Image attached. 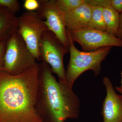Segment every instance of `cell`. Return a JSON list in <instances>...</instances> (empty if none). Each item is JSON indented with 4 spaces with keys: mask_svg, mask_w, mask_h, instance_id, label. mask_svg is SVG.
Here are the masks:
<instances>
[{
    "mask_svg": "<svg viewBox=\"0 0 122 122\" xmlns=\"http://www.w3.org/2000/svg\"><path fill=\"white\" fill-rule=\"evenodd\" d=\"M39 63L20 74L0 72V122H44L36 108Z\"/></svg>",
    "mask_w": 122,
    "mask_h": 122,
    "instance_id": "6da1fadb",
    "label": "cell"
},
{
    "mask_svg": "<svg viewBox=\"0 0 122 122\" xmlns=\"http://www.w3.org/2000/svg\"><path fill=\"white\" fill-rule=\"evenodd\" d=\"M38 86L36 108L44 122H65L77 118L80 114V100L67 82L57 81L50 66L39 63Z\"/></svg>",
    "mask_w": 122,
    "mask_h": 122,
    "instance_id": "7a4b0ae2",
    "label": "cell"
},
{
    "mask_svg": "<svg viewBox=\"0 0 122 122\" xmlns=\"http://www.w3.org/2000/svg\"><path fill=\"white\" fill-rule=\"evenodd\" d=\"M66 32L69 41L70 58L66 71V78L68 85L73 87L76 79L86 71H92L96 76L100 74L102 62L105 61L113 47H103L92 52L81 51L75 45L69 31L66 30Z\"/></svg>",
    "mask_w": 122,
    "mask_h": 122,
    "instance_id": "3957f363",
    "label": "cell"
},
{
    "mask_svg": "<svg viewBox=\"0 0 122 122\" xmlns=\"http://www.w3.org/2000/svg\"><path fill=\"white\" fill-rule=\"evenodd\" d=\"M69 52V48L52 32L49 30L44 32L39 43L40 61L48 64L52 73L57 75L59 81L61 82H67L63 58Z\"/></svg>",
    "mask_w": 122,
    "mask_h": 122,
    "instance_id": "277c9868",
    "label": "cell"
},
{
    "mask_svg": "<svg viewBox=\"0 0 122 122\" xmlns=\"http://www.w3.org/2000/svg\"><path fill=\"white\" fill-rule=\"evenodd\" d=\"M36 60L17 32L7 41L4 71L13 75L20 74L36 65Z\"/></svg>",
    "mask_w": 122,
    "mask_h": 122,
    "instance_id": "5b68a950",
    "label": "cell"
},
{
    "mask_svg": "<svg viewBox=\"0 0 122 122\" xmlns=\"http://www.w3.org/2000/svg\"><path fill=\"white\" fill-rule=\"evenodd\" d=\"M48 29L36 11L25 12L18 17L17 32L37 60L40 61L39 45L42 35Z\"/></svg>",
    "mask_w": 122,
    "mask_h": 122,
    "instance_id": "8992f818",
    "label": "cell"
},
{
    "mask_svg": "<svg viewBox=\"0 0 122 122\" xmlns=\"http://www.w3.org/2000/svg\"><path fill=\"white\" fill-rule=\"evenodd\" d=\"M68 30L73 41L79 44L85 52H92L107 46L122 47V40L106 31L89 27Z\"/></svg>",
    "mask_w": 122,
    "mask_h": 122,
    "instance_id": "52a82bcc",
    "label": "cell"
},
{
    "mask_svg": "<svg viewBox=\"0 0 122 122\" xmlns=\"http://www.w3.org/2000/svg\"><path fill=\"white\" fill-rule=\"evenodd\" d=\"M40 7L36 11L45 21L48 29L66 46L69 48L64 13L58 8L55 0H39Z\"/></svg>",
    "mask_w": 122,
    "mask_h": 122,
    "instance_id": "ba28073f",
    "label": "cell"
},
{
    "mask_svg": "<svg viewBox=\"0 0 122 122\" xmlns=\"http://www.w3.org/2000/svg\"><path fill=\"white\" fill-rule=\"evenodd\" d=\"M103 83L107 92L102 112L103 122H122V95L116 92L109 78L104 77Z\"/></svg>",
    "mask_w": 122,
    "mask_h": 122,
    "instance_id": "9c48e42d",
    "label": "cell"
},
{
    "mask_svg": "<svg viewBox=\"0 0 122 122\" xmlns=\"http://www.w3.org/2000/svg\"><path fill=\"white\" fill-rule=\"evenodd\" d=\"M91 14V6L88 4L64 13L67 30L72 31L89 27Z\"/></svg>",
    "mask_w": 122,
    "mask_h": 122,
    "instance_id": "30bf717a",
    "label": "cell"
},
{
    "mask_svg": "<svg viewBox=\"0 0 122 122\" xmlns=\"http://www.w3.org/2000/svg\"><path fill=\"white\" fill-rule=\"evenodd\" d=\"M18 17L5 7L0 5V42L7 41L17 32Z\"/></svg>",
    "mask_w": 122,
    "mask_h": 122,
    "instance_id": "8fae6325",
    "label": "cell"
},
{
    "mask_svg": "<svg viewBox=\"0 0 122 122\" xmlns=\"http://www.w3.org/2000/svg\"><path fill=\"white\" fill-rule=\"evenodd\" d=\"M103 14L106 28V32L110 35L117 37L119 25L120 14L110 4L103 7Z\"/></svg>",
    "mask_w": 122,
    "mask_h": 122,
    "instance_id": "7c38bea8",
    "label": "cell"
},
{
    "mask_svg": "<svg viewBox=\"0 0 122 122\" xmlns=\"http://www.w3.org/2000/svg\"><path fill=\"white\" fill-rule=\"evenodd\" d=\"M103 7L99 6H91V14L89 27L91 28L106 31L103 14Z\"/></svg>",
    "mask_w": 122,
    "mask_h": 122,
    "instance_id": "4fadbf2b",
    "label": "cell"
},
{
    "mask_svg": "<svg viewBox=\"0 0 122 122\" xmlns=\"http://www.w3.org/2000/svg\"><path fill=\"white\" fill-rule=\"evenodd\" d=\"M55 2L59 9L65 13L87 4V0H55Z\"/></svg>",
    "mask_w": 122,
    "mask_h": 122,
    "instance_id": "5bb4252c",
    "label": "cell"
},
{
    "mask_svg": "<svg viewBox=\"0 0 122 122\" xmlns=\"http://www.w3.org/2000/svg\"><path fill=\"white\" fill-rule=\"evenodd\" d=\"M0 5L5 7L15 14L20 11V4L17 0H0Z\"/></svg>",
    "mask_w": 122,
    "mask_h": 122,
    "instance_id": "9a60e30c",
    "label": "cell"
},
{
    "mask_svg": "<svg viewBox=\"0 0 122 122\" xmlns=\"http://www.w3.org/2000/svg\"><path fill=\"white\" fill-rule=\"evenodd\" d=\"M40 7L38 0H25L23 7L28 12H35L37 11Z\"/></svg>",
    "mask_w": 122,
    "mask_h": 122,
    "instance_id": "2e32d148",
    "label": "cell"
},
{
    "mask_svg": "<svg viewBox=\"0 0 122 122\" xmlns=\"http://www.w3.org/2000/svg\"><path fill=\"white\" fill-rule=\"evenodd\" d=\"M7 41L0 42V72L4 70L5 56L6 51Z\"/></svg>",
    "mask_w": 122,
    "mask_h": 122,
    "instance_id": "e0dca14e",
    "label": "cell"
},
{
    "mask_svg": "<svg viewBox=\"0 0 122 122\" xmlns=\"http://www.w3.org/2000/svg\"><path fill=\"white\" fill-rule=\"evenodd\" d=\"M110 5L119 14L122 12V0H110Z\"/></svg>",
    "mask_w": 122,
    "mask_h": 122,
    "instance_id": "ac0fdd59",
    "label": "cell"
},
{
    "mask_svg": "<svg viewBox=\"0 0 122 122\" xmlns=\"http://www.w3.org/2000/svg\"><path fill=\"white\" fill-rule=\"evenodd\" d=\"M117 37L122 41V12L120 14L119 25L117 33Z\"/></svg>",
    "mask_w": 122,
    "mask_h": 122,
    "instance_id": "d6986e66",
    "label": "cell"
},
{
    "mask_svg": "<svg viewBox=\"0 0 122 122\" xmlns=\"http://www.w3.org/2000/svg\"><path fill=\"white\" fill-rule=\"evenodd\" d=\"M115 89L118 92L120 93L122 95V90L120 89L119 86H116V87H115Z\"/></svg>",
    "mask_w": 122,
    "mask_h": 122,
    "instance_id": "ffe728a7",
    "label": "cell"
},
{
    "mask_svg": "<svg viewBox=\"0 0 122 122\" xmlns=\"http://www.w3.org/2000/svg\"><path fill=\"white\" fill-rule=\"evenodd\" d=\"M120 89L122 90V70L121 72V85L120 86H119Z\"/></svg>",
    "mask_w": 122,
    "mask_h": 122,
    "instance_id": "44dd1931",
    "label": "cell"
}]
</instances>
